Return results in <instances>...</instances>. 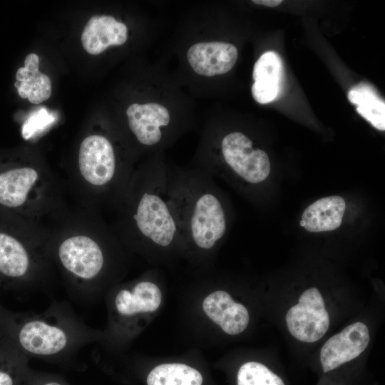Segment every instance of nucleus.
<instances>
[{
  "label": "nucleus",
  "instance_id": "obj_1",
  "mask_svg": "<svg viewBox=\"0 0 385 385\" xmlns=\"http://www.w3.org/2000/svg\"><path fill=\"white\" fill-rule=\"evenodd\" d=\"M98 337L65 303L54 302L41 313L11 312L0 304V344L28 359L71 361Z\"/></svg>",
  "mask_w": 385,
  "mask_h": 385
},
{
  "label": "nucleus",
  "instance_id": "obj_2",
  "mask_svg": "<svg viewBox=\"0 0 385 385\" xmlns=\"http://www.w3.org/2000/svg\"><path fill=\"white\" fill-rule=\"evenodd\" d=\"M170 193L183 245L210 251L227 232L226 210L212 176L168 169Z\"/></svg>",
  "mask_w": 385,
  "mask_h": 385
},
{
  "label": "nucleus",
  "instance_id": "obj_3",
  "mask_svg": "<svg viewBox=\"0 0 385 385\" xmlns=\"http://www.w3.org/2000/svg\"><path fill=\"white\" fill-rule=\"evenodd\" d=\"M126 212L131 232L146 245H183L170 193L168 168L151 164L136 174Z\"/></svg>",
  "mask_w": 385,
  "mask_h": 385
},
{
  "label": "nucleus",
  "instance_id": "obj_4",
  "mask_svg": "<svg viewBox=\"0 0 385 385\" xmlns=\"http://www.w3.org/2000/svg\"><path fill=\"white\" fill-rule=\"evenodd\" d=\"M220 153L227 167L240 179L251 185L263 182L270 175V161L262 150L240 132L227 134L221 140Z\"/></svg>",
  "mask_w": 385,
  "mask_h": 385
},
{
  "label": "nucleus",
  "instance_id": "obj_5",
  "mask_svg": "<svg viewBox=\"0 0 385 385\" xmlns=\"http://www.w3.org/2000/svg\"><path fill=\"white\" fill-rule=\"evenodd\" d=\"M57 255L63 269L81 284H90L97 279L106 264L101 246L83 235L65 239L58 246Z\"/></svg>",
  "mask_w": 385,
  "mask_h": 385
},
{
  "label": "nucleus",
  "instance_id": "obj_6",
  "mask_svg": "<svg viewBox=\"0 0 385 385\" xmlns=\"http://www.w3.org/2000/svg\"><path fill=\"white\" fill-rule=\"evenodd\" d=\"M286 322L289 332L301 342H314L325 334L329 317L318 289L312 287L301 294L298 304L288 310Z\"/></svg>",
  "mask_w": 385,
  "mask_h": 385
},
{
  "label": "nucleus",
  "instance_id": "obj_7",
  "mask_svg": "<svg viewBox=\"0 0 385 385\" xmlns=\"http://www.w3.org/2000/svg\"><path fill=\"white\" fill-rule=\"evenodd\" d=\"M78 168L83 178L91 185L104 187L118 177V165L111 142L101 135L85 138L80 145Z\"/></svg>",
  "mask_w": 385,
  "mask_h": 385
},
{
  "label": "nucleus",
  "instance_id": "obj_8",
  "mask_svg": "<svg viewBox=\"0 0 385 385\" xmlns=\"http://www.w3.org/2000/svg\"><path fill=\"white\" fill-rule=\"evenodd\" d=\"M370 341L369 331L362 322H355L329 338L320 351V361L324 372L359 356Z\"/></svg>",
  "mask_w": 385,
  "mask_h": 385
},
{
  "label": "nucleus",
  "instance_id": "obj_9",
  "mask_svg": "<svg viewBox=\"0 0 385 385\" xmlns=\"http://www.w3.org/2000/svg\"><path fill=\"white\" fill-rule=\"evenodd\" d=\"M188 62L195 73L213 76L230 71L235 66L237 48L225 42H202L192 45L188 51Z\"/></svg>",
  "mask_w": 385,
  "mask_h": 385
},
{
  "label": "nucleus",
  "instance_id": "obj_10",
  "mask_svg": "<svg viewBox=\"0 0 385 385\" xmlns=\"http://www.w3.org/2000/svg\"><path fill=\"white\" fill-rule=\"evenodd\" d=\"M126 114L130 130L136 140L145 146L158 144L163 138L161 128L170 123L168 109L156 103L132 104Z\"/></svg>",
  "mask_w": 385,
  "mask_h": 385
},
{
  "label": "nucleus",
  "instance_id": "obj_11",
  "mask_svg": "<svg viewBox=\"0 0 385 385\" xmlns=\"http://www.w3.org/2000/svg\"><path fill=\"white\" fill-rule=\"evenodd\" d=\"M162 301V293L155 283L141 280L119 289L114 296L113 309L120 319H130L141 313L155 312Z\"/></svg>",
  "mask_w": 385,
  "mask_h": 385
},
{
  "label": "nucleus",
  "instance_id": "obj_12",
  "mask_svg": "<svg viewBox=\"0 0 385 385\" xmlns=\"http://www.w3.org/2000/svg\"><path fill=\"white\" fill-rule=\"evenodd\" d=\"M205 314L230 335H237L247 328L250 317L247 308L235 302L224 290H216L207 296L202 303Z\"/></svg>",
  "mask_w": 385,
  "mask_h": 385
},
{
  "label": "nucleus",
  "instance_id": "obj_13",
  "mask_svg": "<svg viewBox=\"0 0 385 385\" xmlns=\"http://www.w3.org/2000/svg\"><path fill=\"white\" fill-rule=\"evenodd\" d=\"M128 38V28L111 16L96 15L86 24L81 42L84 49L91 55H97L111 46H120Z\"/></svg>",
  "mask_w": 385,
  "mask_h": 385
},
{
  "label": "nucleus",
  "instance_id": "obj_14",
  "mask_svg": "<svg viewBox=\"0 0 385 385\" xmlns=\"http://www.w3.org/2000/svg\"><path fill=\"white\" fill-rule=\"evenodd\" d=\"M283 66L279 56L274 51L264 53L256 61L252 77V94L259 103L274 101L281 89Z\"/></svg>",
  "mask_w": 385,
  "mask_h": 385
},
{
  "label": "nucleus",
  "instance_id": "obj_15",
  "mask_svg": "<svg viewBox=\"0 0 385 385\" xmlns=\"http://www.w3.org/2000/svg\"><path fill=\"white\" fill-rule=\"evenodd\" d=\"M32 270L28 249L16 237L0 232V277L15 284L29 279Z\"/></svg>",
  "mask_w": 385,
  "mask_h": 385
},
{
  "label": "nucleus",
  "instance_id": "obj_16",
  "mask_svg": "<svg viewBox=\"0 0 385 385\" xmlns=\"http://www.w3.org/2000/svg\"><path fill=\"white\" fill-rule=\"evenodd\" d=\"M345 209L346 202L340 196L320 198L303 212L304 227L311 232L334 230L341 225Z\"/></svg>",
  "mask_w": 385,
  "mask_h": 385
},
{
  "label": "nucleus",
  "instance_id": "obj_17",
  "mask_svg": "<svg viewBox=\"0 0 385 385\" xmlns=\"http://www.w3.org/2000/svg\"><path fill=\"white\" fill-rule=\"evenodd\" d=\"M39 58L36 53L29 54L24 66L16 73L15 87L19 95L27 98L31 103L39 104L48 99L52 86L50 78L38 69Z\"/></svg>",
  "mask_w": 385,
  "mask_h": 385
},
{
  "label": "nucleus",
  "instance_id": "obj_18",
  "mask_svg": "<svg viewBox=\"0 0 385 385\" xmlns=\"http://www.w3.org/2000/svg\"><path fill=\"white\" fill-rule=\"evenodd\" d=\"M38 177L30 167L11 169L0 173V204L8 207L22 205Z\"/></svg>",
  "mask_w": 385,
  "mask_h": 385
},
{
  "label": "nucleus",
  "instance_id": "obj_19",
  "mask_svg": "<svg viewBox=\"0 0 385 385\" xmlns=\"http://www.w3.org/2000/svg\"><path fill=\"white\" fill-rule=\"evenodd\" d=\"M351 103L357 106L356 111L374 128L385 130V103L376 90L366 83L359 84L348 93Z\"/></svg>",
  "mask_w": 385,
  "mask_h": 385
},
{
  "label": "nucleus",
  "instance_id": "obj_20",
  "mask_svg": "<svg viewBox=\"0 0 385 385\" xmlns=\"http://www.w3.org/2000/svg\"><path fill=\"white\" fill-rule=\"evenodd\" d=\"M147 385H202L201 373L184 364H163L148 374Z\"/></svg>",
  "mask_w": 385,
  "mask_h": 385
},
{
  "label": "nucleus",
  "instance_id": "obj_21",
  "mask_svg": "<svg viewBox=\"0 0 385 385\" xmlns=\"http://www.w3.org/2000/svg\"><path fill=\"white\" fill-rule=\"evenodd\" d=\"M29 368L28 359L0 344V385H23Z\"/></svg>",
  "mask_w": 385,
  "mask_h": 385
},
{
  "label": "nucleus",
  "instance_id": "obj_22",
  "mask_svg": "<svg viewBox=\"0 0 385 385\" xmlns=\"http://www.w3.org/2000/svg\"><path fill=\"white\" fill-rule=\"evenodd\" d=\"M237 385H284L282 379L259 362L242 364L237 376Z\"/></svg>",
  "mask_w": 385,
  "mask_h": 385
},
{
  "label": "nucleus",
  "instance_id": "obj_23",
  "mask_svg": "<svg viewBox=\"0 0 385 385\" xmlns=\"http://www.w3.org/2000/svg\"><path fill=\"white\" fill-rule=\"evenodd\" d=\"M23 385H69L60 376L36 371L29 368Z\"/></svg>",
  "mask_w": 385,
  "mask_h": 385
},
{
  "label": "nucleus",
  "instance_id": "obj_24",
  "mask_svg": "<svg viewBox=\"0 0 385 385\" xmlns=\"http://www.w3.org/2000/svg\"><path fill=\"white\" fill-rule=\"evenodd\" d=\"M252 1L257 4H262L270 7L277 6L282 2L281 0H254Z\"/></svg>",
  "mask_w": 385,
  "mask_h": 385
}]
</instances>
